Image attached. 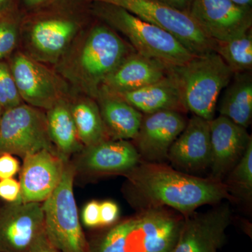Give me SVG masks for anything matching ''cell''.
I'll list each match as a JSON object with an SVG mask.
<instances>
[{"label":"cell","mask_w":252,"mask_h":252,"mask_svg":"<svg viewBox=\"0 0 252 252\" xmlns=\"http://www.w3.org/2000/svg\"><path fill=\"white\" fill-rule=\"evenodd\" d=\"M212 179L220 181L243 157L252 136L246 128L220 116L210 122Z\"/></svg>","instance_id":"15"},{"label":"cell","mask_w":252,"mask_h":252,"mask_svg":"<svg viewBox=\"0 0 252 252\" xmlns=\"http://www.w3.org/2000/svg\"><path fill=\"white\" fill-rule=\"evenodd\" d=\"M77 169L92 175L125 173L140 162V157L133 144L128 140H106L79 152Z\"/></svg>","instance_id":"16"},{"label":"cell","mask_w":252,"mask_h":252,"mask_svg":"<svg viewBox=\"0 0 252 252\" xmlns=\"http://www.w3.org/2000/svg\"><path fill=\"white\" fill-rule=\"evenodd\" d=\"M126 175L132 202L142 210L167 206L188 216L199 207L232 198L220 181L187 175L161 163L139 164Z\"/></svg>","instance_id":"1"},{"label":"cell","mask_w":252,"mask_h":252,"mask_svg":"<svg viewBox=\"0 0 252 252\" xmlns=\"http://www.w3.org/2000/svg\"><path fill=\"white\" fill-rule=\"evenodd\" d=\"M186 217L171 252H219L225 243V230L231 221L229 204Z\"/></svg>","instance_id":"12"},{"label":"cell","mask_w":252,"mask_h":252,"mask_svg":"<svg viewBox=\"0 0 252 252\" xmlns=\"http://www.w3.org/2000/svg\"><path fill=\"white\" fill-rule=\"evenodd\" d=\"M54 1V0H20L19 9L24 14L42 7Z\"/></svg>","instance_id":"35"},{"label":"cell","mask_w":252,"mask_h":252,"mask_svg":"<svg viewBox=\"0 0 252 252\" xmlns=\"http://www.w3.org/2000/svg\"><path fill=\"white\" fill-rule=\"evenodd\" d=\"M66 161L58 152L42 150L23 158L18 202L41 203L45 201L62 180Z\"/></svg>","instance_id":"14"},{"label":"cell","mask_w":252,"mask_h":252,"mask_svg":"<svg viewBox=\"0 0 252 252\" xmlns=\"http://www.w3.org/2000/svg\"><path fill=\"white\" fill-rule=\"evenodd\" d=\"M187 124L182 113L177 111L144 114L140 130L133 139L140 159L154 163H160L167 159L170 147Z\"/></svg>","instance_id":"13"},{"label":"cell","mask_w":252,"mask_h":252,"mask_svg":"<svg viewBox=\"0 0 252 252\" xmlns=\"http://www.w3.org/2000/svg\"><path fill=\"white\" fill-rule=\"evenodd\" d=\"M9 65L20 96L26 104L48 110L63 99L62 83L41 63L17 52L11 56Z\"/></svg>","instance_id":"9"},{"label":"cell","mask_w":252,"mask_h":252,"mask_svg":"<svg viewBox=\"0 0 252 252\" xmlns=\"http://www.w3.org/2000/svg\"><path fill=\"white\" fill-rule=\"evenodd\" d=\"M44 230L42 203L16 202L0 208V252H28Z\"/></svg>","instance_id":"11"},{"label":"cell","mask_w":252,"mask_h":252,"mask_svg":"<svg viewBox=\"0 0 252 252\" xmlns=\"http://www.w3.org/2000/svg\"><path fill=\"white\" fill-rule=\"evenodd\" d=\"M23 16L20 9L0 14V61L11 56L17 47Z\"/></svg>","instance_id":"28"},{"label":"cell","mask_w":252,"mask_h":252,"mask_svg":"<svg viewBox=\"0 0 252 252\" xmlns=\"http://www.w3.org/2000/svg\"><path fill=\"white\" fill-rule=\"evenodd\" d=\"M28 252H60L52 245L46 236L45 231H43L34 240Z\"/></svg>","instance_id":"34"},{"label":"cell","mask_w":252,"mask_h":252,"mask_svg":"<svg viewBox=\"0 0 252 252\" xmlns=\"http://www.w3.org/2000/svg\"><path fill=\"white\" fill-rule=\"evenodd\" d=\"M95 99L108 137L112 140H133L140 130L143 114L107 91L99 90Z\"/></svg>","instance_id":"21"},{"label":"cell","mask_w":252,"mask_h":252,"mask_svg":"<svg viewBox=\"0 0 252 252\" xmlns=\"http://www.w3.org/2000/svg\"><path fill=\"white\" fill-rule=\"evenodd\" d=\"M167 158L186 171H199L211 161L210 122L193 115L170 147Z\"/></svg>","instance_id":"17"},{"label":"cell","mask_w":252,"mask_h":252,"mask_svg":"<svg viewBox=\"0 0 252 252\" xmlns=\"http://www.w3.org/2000/svg\"><path fill=\"white\" fill-rule=\"evenodd\" d=\"M112 94L124 99L144 114L163 110L187 112L173 69L166 77L151 85L137 90Z\"/></svg>","instance_id":"20"},{"label":"cell","mask_w":252,"mask_h":252,"mask_svg":"<svg viewBox=\"0 0 252 252\" xmlns=\"http://www.w3.org/2000/svg\"><path fill=\"white\" fill-rule=\"evenodd\" d=\"M50 140L58 154L66 161L84 149L78 136L69 104L61 99L48 109L46 114Z\"/></svg>","instance_id":"22"},{"label":"cell","mask_w":252,"mask_h":252,"mask_svg":"<svg viewBox=\"0 0 252 252\" xmlns=\"http://www.w3.org/2000/svg\"><path fill=\"white\" fill-rule=\"evenodd\" d=\"M20 0H0V14L19 9Z\"/></svg>","instance_id":"36"},{"label":"cell","mask_w":252,"mask_h":252,"mask_svg":"<svg viewBox=\"0 0 252 252\" xmlns=\"http://www.w3.org/2000/svg\"><path fill=\"white\" fill-rule=\"evenodd\" d=\"M82 220L86 226L90 227V228L100 225L98 202L92 200L86 204L82 212Z\"/></svg>","instance_id":"33"},{"label":"cell","mask_w":252,"mask_h":252,"mask_svg":"<svg viewBox=\"0 0 252 252\" xmlns=\"http://www.w3.org/2000/svg\"><path fill=\"white\" fill-rule=\"evenodd\" d=\"M42 150L57 152L50 140L46 114L23 103L4 111L0 120V154L24 158Z\"/></svg>","instance_id":"8"},{"label":"cell","mask_w":252,"mask_h":252,"mask_svg":"<svg viewBox=\"0 0 252 252\" xmlns=\"http://www.w3.org/2000/svg\"><path fill=\"white\" fill-rule=\"evenodd\" d=\"M92 0H54L23 14L21 37L32 59L57 63L87 26Z\"/></svg>","instance_id":"2"},{"label":"cell","mask_w":252,"mask_h":252,"mask_svg":"<svg viewBox=\"0 0 252 252\" xmlns=\"http://www.w3.org/2000/svg\"><path fill=\"white\" fill-rule=\"evenodd\" d=\"M21 195L19 181L14 178L0 180V198L8 203H16Z\"/></svg>","instance_id":"30"},{"label":"cell","mask_w":252,"mask_h":252,"mask_svg":"<svg viewBox=\"0 0 252 252\" xmlns=\"http://www.w3.org/2000/svg\"><path fill=\"white\" fill-rule=\"evenodd\" d=\"M122 7L144 21L168 32L195 56L215 51V41L202 31L189 13L160 0H92Z\"/></svg>","instance_id":"7"},{"label":"cell","mask_w":252,"mask_h":252,"mask_svg":"<svg viewBox=\"0 0 252 252\" xmlns=\"http://www.w3.org/2000/svg\"><path fill=\"white\" fill-rule=\"evenodd\" d=\"M231 1L239 6H245V7H250L252 4V0H231Z\"/></svg>","instance_id":"38"},{"label":"cell","mask_w":252,"mask_h":252,"mask_svg":"<svg viewBox=\"0 0 252 252\" xmlns=\"http://www.w3.org/2000/svg\"><path fill=\"white\" fill-rule=\"evenodd\" d=\"M226 180L228 192L237 198L250 201L252 196V139L238 163L229 172Z\"/></svg>","instance_id":"26"},{"label":"cell","mask_w":252,"mask_h":252,"mask_svg":"<svg viewBox=\"0 0 252 252\" xmlns=\"http://www.w3.org/2000/svg\"><path fill=\"white\" fill-rule=\"evenodd\" d=\"M172 69L187 112L212 120L220 93L234 76L233 71L215 51L194 56L184 65Z\"/></svg>","instance_id":"5"},{"label":"cell","mask_w":252,"mask_h":252,"mask_svg":"<svg viewBox=\"0 0 252 252\" xmlns=\"http://www.w3.org/2000/svg\"><path fill=\"white\" fill-rule=\"evenodd\" d=\"M119 208L117 203L107 200L99 203V220L100 225H112L118 220Z\"/></svg>","instance_id":"32"},{"label":"cell","mask_w":252,"mask_h":252,"mask_svg":"<svg viewBox=\"0 0 252 252\" xmlns=\"http://www.w3.org/2000/svg\"><path fill=\"white\" fill-rule=\"evenodd\" d=\"M165 4L170 5L176 9L182 10L186 9L187 6H190L193 0H160Z\"/></svg>","instance_id":"37"},{"label":"cell","mask_w":252,"mask_h":252,"mask_svg":"<svg viewBox=\"0 0 252 252\" xmlns=\"http://www.w3.org/2000/svg\"><path fill=\"white\" fill-rule=\"evenodd\" d=\"M219 105L220 116L247 128L252 118V79L248 72L235 74Z\"/></svg>","instance_id":"23"},{"label":"cell","mask_w":252,"mask_h":252,"mask_svg":"<svg viewBox=\"0 0 252 252\" xmlns=\"http://www.w3.org/2000/svg\"><path fill=\"white\" fill-rule=\"evenodd\" d=\"M172 69L138 53L128 54L104 80L100 90L112 94L137 90L162 80Z\"/></svg>","instance_id":"18"},{"label":"cell","mask_w":252,"mask_h":252,"mask_svg":"<svg viewBox=\"0 0 252 252\" xmlns=\"http://www.w3.org/2000/svg\"><path fill=\"white\" fill-rule=\"evenodd\" d=\"M125 42L106 24L83 30L59 60L60 74L96 99L104 80L128 55Z\"/></svg>","instance_id":"3"},{"label":"cell","mask_w":252,"mask_h":252,"mask_svg":"<svg viewBox=\"0 0 252 252\" xmlns=\"http://www.w3.org/2000/svg\"><path fill=\"white\" fill-rule=\"evenodd\" d=\"M19 170V162L14 155L9 153L0 154V180L13 178Z\"/></svg>","instance_id":"31"},{"label":"cell","mask_w":252,"mask_h":252,"mask_svg":"<svg viewBox=\"0 0 252 252\" xmlns=\"http://www.w3.org/2000/svg\"><path fill=\"white\" fill-rule=\"evenodd\" d=\"M215 52L220 55L234 74L248 72L252 67L251 30L228 41H215Z\"/></svg>","instance_id":"25"},{"label":"cell","mask_w":252,"mask_h":252,"mask_svg":"<svg viewBox=\"0 0 252 252\" xmlns=\"http://www.w3.org/2000/svg\"><path fill=\"white\" fill-rule=\"evenodd\" d=\"M137 219L142 252H171L180 235L183 217L165 211L162 207L143 210Z\"/></svg>","instance_id":"19"},{"label":"cell","mask_w":252,"mask_h":252,"mask_svg":"<svg viewBox=\"0 0 252 252\" xmlns=\"http://www.w3.org/2000/svg\"><path fill=\"white\" fill-rule=\"evenodd\" d=\"M23 103L9 64L0 61V105L3 111Z\"/></svg>","instance_id":"29"},{"label":"cell","mask_w":252,"mask_h":252,"mask_svg":"<svg viewBox=\"0 0 252 252\" xmlns=\"http://www.w3.org/2000/svg\"><path fill=\"white\" fill-rule=\"evenodd\" d=\"M202 31L214 41H225L251 30L250 7L231 0H193L189 12Z\"/></svg>","instance_id":"10"},{"label":"cell","mask_w":252,"mask_h":252,"mask_svg":"<svg viewBox=\"0 0 252 252\" xmlns=\"http://www.w3.org/2000/svg\"><path fill=\"white\" fill-rule=\"evenodd\" d=\"M74 167L67 162L62 180L43 202L44 231L60 252H90L74 194Z\"/></svg>","instance_id":"6"},{"label":"cell","mask_w":252,"mask_h":252,"mask_svg":"<svg viewBox=\"0 0 252 252\" xmlns=\"http://www.w3.org/2000/svg\"><path fill=\"white\" fill-rule=\"evenodd\" d=\"M137 229V219H132L113 227L94 246L90 252H127L131 237Z\"/></svg>","instance_id":"27"},{"label":"cell","mask_w":252,"mask_h":252,"mask_svg":"<svg viewBox=\"0 0 252 252\" xmlns=\"http://www.w3.org/2000/svg\"><path fill=\"white\" fill-rule=\"evenodd\" d=\"M91 11L94 17L122 33L137 53L160 61L169 67H181L195 56L168 32L122 7L92 1Z\"/></svg>","instance_id":"4"},{"label":"cell","mask_w":252,"mask_h":252,"mask_svg":"<svg viewBox=\"0 0 252 252\" xmlns=\"http://www.w3.org/2000/svg\"><path fill=\"white\" fill-rule=\"evenodd\" d=\"M69 108L79 140L84 147L108 140L98 104L94 99L88 96L77 99L69 104Z\"/></svg>","instance_id":"24"},{"label":"cell","mask_w":252,"mask_h":252,"mask_svg":"<svg viewBox=\"0 0 252 252\" xmlns=\"http://www.w3.org/2000/svg\"><path fill=\"white\" fill-rule=\"evenodd\" d=\"M3 109L1 108V105H0V120H1V115H2L3 114Z\"/></svg>","instance_id":"39"}]
</instances>
